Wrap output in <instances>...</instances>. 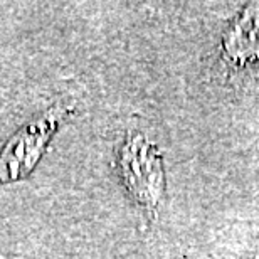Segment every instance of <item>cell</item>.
Instances as JSON below:
<instances>
[{
  "label": "cell",
  "mask_w": 259,
  "mask_h": 259,
  "mask_svg": "<svg viewBox=\"0 0 259 259\" xmlns=\"http://www.w3.org/2000/svg\"><path fill=\"white\" fill-rule=\"evenodd\" d=\"M59 111L48 113L42 120L25 126L10 140L0 155V182L24 177L37 162L51 133L59 121Z\"/></svg>",
  "instance_id": "cell-2"
},
{
  "label": "cell",
  "mask_w": 259,
  "mask_h": 259,
  "mask_svg": "<svg viewBox=\"0 0 259 259\" xmlns=\"http://www.w3.org/2000/svg\"><path fill=\"white\" fill-rule=\"evenodd\" d=\"M120 167L126 187L137 200L155 214L163 192L162 155L142 135H128L120 152Z\"/></svg>",
  "instance_id": "cell-1"
},
{
  "label": "cell",
  "mask_w": 259,
  "mask_h": 259,
  "mask_svg": "<svg viewBox=\"0 0 259 259\" xmlns=\"http://www.w3.org/2000/svg\"><path fill=\"white\" fill-rule=\"evenodd\" d=\"M224 49L236 64L259 58V4L244 9L227 32Z\"/></svg>",
  "instance_id": "cell-3"
}]
</instances>
